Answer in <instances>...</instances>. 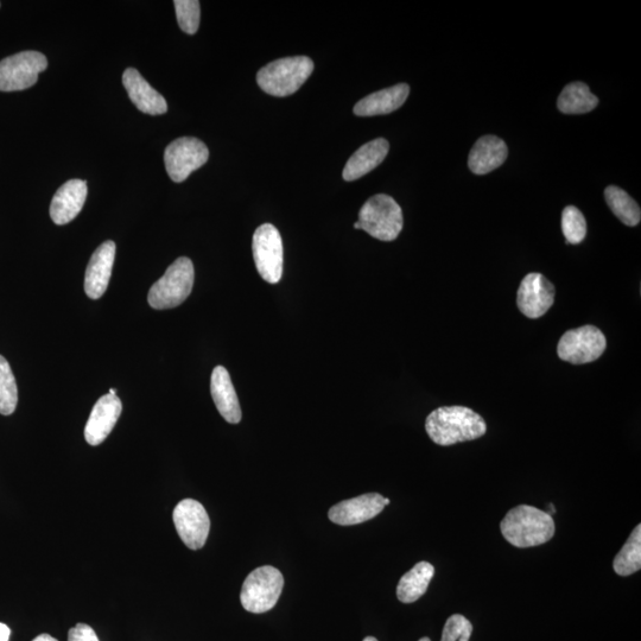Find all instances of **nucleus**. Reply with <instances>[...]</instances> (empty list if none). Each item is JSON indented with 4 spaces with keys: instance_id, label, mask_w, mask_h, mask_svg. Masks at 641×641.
<instances>
[{
    "instance_id": "1",
    "label": "nucleus",
    "mask_w": 641,
    "mask_h": 641,
    "mask_svg": "<svg viewBox=\"0 0 641 641\" xmlns=\"http://www.w3.org/2000/svg\"><path fill=\"white\" fill-rule=\"evenodd\" d=\"M425 430L436 444L448 447L480 439L486 434L487 425L484 418L466 406H442L428 416Z\"/></svg>"
},
{
    "instance_id": "2",
    "label": "nucleus",
    "mask_w": 641,
    "mask_h": 641,
    "mask_svg": "<svg viewBox=\"0 0 641 641\" xmlns=\"http://www.w3.org/2000/svg\"><path fill=\"white\" fill-rule=\"evenodd\" d=\"M500 529L506 541L520 549L538 547L555 535L550 514L529 505L517 506L507 513Z\"/></svg>"
},
{
    "instance_id": "3",
    "label": "nucleus",
    "mask_w": 641,
    "mask_h": 641,
    "mask_svg": "<svg viewBox=\"0 0 641 641\" xmlns=\"http://www.w3.org/2000/svg\"><path fill=\"white\" fill-rule=\"evenodd\" d=\"M313 71L314 62L309 57H285L260 69L257 82L265 93L288 97L300 90Z\"/></svg>"
},
{
    "instance_id": "4",
    "label": "nucleus",
    "mask_w": 641,
    "mask_h": 641,
    "mask_svg": "<svg viewBox=\"0 0 641 641\" xmlns=\"http://www.w3.org/2000/svg\"><path fill=\"white\" fill-rule=\"evenodd\" d=\"M404 225L401 206L389 195L378 194L366 201L359 212L355 230H364L371 237L382 241H393L402 232Z\"/></svg>"
},
{
    "instance_id": "5",
    "label": "nucleus",
    "mask_w": 641,
    "mask_h": 641,
    "mask_svg": "<svg viewBox=\"0 0 641 641\" xmlns=\"http://www.w3.org/2000/svg\"><path fill=\"white\" fill-rule=\"evenodd\" d=\"M194 279L192 260L187 257L176 259L164 276L152 285L148 296L150 306L157 310L181 306L192 294Z\"/></svg>"
},
{
    "instance_id": "6",
    "label": "nucleus",
    "mask_w": 641,
    "mask_h": 641,
    "mask_svg": "<svg viewBox=\"0 0 641 641\" xmlns=\"http://www.w3.org/2000/svg\"><path fill=\"white\" fill-rule=\"evenodd\" d=\"M284 577L278 569L260 567L246 577L241 588L240 601L245 611L262 614L277 605L283 592Z\"/></svg>"
},
{
    "instance_id": "7",
    "label": "nucleus",
    "mask_w": 641,
    "mask_h": 641,
    "mask_svg": "<svg viewBox=\"0 0 641 641\" xmlns=\"http://www.w3.org/2000/svg\"><path fill=\"white\" fill-rule=\"evenodd\" d=\"M47 67V57L33 50L6 57L0 61V92L28 90Z\"/></svg>"
},
{
    "instance_id": "8",
    "label": "nucleus",
    "mask_w": 641,
    "mask_h": 641,
    "mask_svg": "<svg viewBox=\"0 0 641 641\" xmlns=\"http://www.w3.org/2000/svg\"><path fill=\"white\" fill-rule=\"evenodd\" d=\"M607 348L604 333L594 326H583L564 333L557 346L561 360L574 365L593 363Z\"/></svg>"
},
{
    "instance_id": "9",
    "label": "nucleus",
    "mask_w": 641,
    "mask_h": 641,
    "mask_svg": "<svg viewBox=\"0 0 641 641\" xmlns=\"http://www.w3.org/2000/svg\"><path fill=\"white\" fill-rule=\"evenodd\" d=\"M253 259L260 277L265 282L277 284L283 276V241L274 225L264 224L257 228L252 241Z\"/></svg>"
},
{
    "instance_id": "10",
    "label": "nucleus",
    "mask_w": 641,
    "mask_h": 641,
    "mask_svg": "<svg viewBox=\"0 0 641 641\" xmlns=\"http://www.w3.org/2000/svg\"><path fill=\"white\" fill-rule=\"evenodd\" d=\"M208 158L206 144L193 137L176 139L164 152L165 169L176 183L186 181L193 171L207 163Z\"/></svg>"
},
{
    "instance_id": "11",
    "label": "nucleus",
    "mask_w": 641,
    "mask_h": 641,
    "mask_svg": "<svg viewBox=\"0 0 641 641\" xmlns=\"http://www.w3.org/2000/svg\"><path fill=\"white\" fill-rule=\"evenodd\" d=\"M173 519L177 533L190 550L203 548L211 530V520L199 501L182 500L175 507Z\"/></svg>"
},
{
    "instance_id": "12",
    "label": "nucleus",
    "mask_w": 641,
    "mask_h": 641,
    "mask_svg": "<svg viewBox=\"0 0 641 641\" xmlns=\"http://www.w3.org/2000/svg\"><path fill=\"white\" fill-rule=\"evenodd\" d=\"M555 295L554 284L549 279L536 272L526 275L517 294L520 313L532 320L539 319L554 306Z\"/></svg>"
},
{
    "instance_id": "13",
    "label": "nucleus",
    "mask_w": 641,
    "mask_h": 641,
    "mask_svg": "<svg viewBox=\"0 0 641 641\" xmlns=\"http://www.w3.org/2000/svg\"><path fill=\"white\" fill-rule=\"evenodd\" d=\"M390 500L378 493H367L360 497L341 501L328 512L334 524L349 526L367 522L382 513Z\"/></svg>"
},
{
    "instance_id": "14",
    "label": "nucleus",
    "mask_w": 641,
    "mask_h": 641,
    "mask_svg": "<svg viewBox=\"0 0 641 641\" xmlns=\"http://www.w3.org/2000/svg\"><path fill=\"white\" fill-rule=\"evenodd\" d=\"M123 405L117 396L106 395L99 399L91 412L85 428V439L91 446H99L114 427L122 415Z\"/></svg>"
},
{
    "instance_id": "15",
    "label": "nucleus",
    "mask_w": 641,
    "mask_h": 641,
    "mask_svg": "<svg viewBox=\"0 0 641 641\" xmlns=\"http://www.w3.org/2000/svg\"><path fill=\"white\" fill-rule=\"evenodd\" d=\"M116 250L117 247L113 241H105L93 253L90 263H88L85 275V291L92 300H98L109 287Z\"/></svg>"
},
{
    "instance_id": "16",
    "label": "nucleus",
    "mask_w": 641,
    "mask_h": 641,
    "mask_svg": "<svg viewBox=\"0 0 641 641\" xmlns=\"http://www.w3.org/2000/svg\"><path fill=\"white\" fill-rule=\"evenodd\" d=\"M87 182L71 180L57 190L52 205H50V218L56 225H67L84 208L87 199Z\"/></svg>"
},
{
    "instance_id": "17",
    "label": "nucleus",
    "mask_w": 641,
    "mask_h": 641,
    "mask_svg": "<svg viewBox=\"0 0 641 641\" xmlns=\"http://www.w3.org/2000/svg\"><path fill=\"white\" fill-rule=\"evenodd\" d=\"M123 84L132 103L139 111L150 116H160L168 111L167 100L150 86L137 69H126L123 74Z\"/></svg>"
},
{
    "instance_id": "18",
    "label": "nucleus",
    "mask_w": 641,
    "mask_h": 641,
    "mask_svg": "<svg viewBox=\"0 0 641 641\" xmlns=\"http://www.w3.org/2000/svg\"><path fill=\"white\" fill-rule=\"evenodd\" d=\"M509 156V149L503 139L484 136L474 144L468 158V167L475 175H486L498 169Z\"/></svg>"
},
{
    "instance_id": "19",
    "label": "nucleus",
    "mask_w": 641,
    "mask_h": 641,
    "mask_svg": "<svg viewBox=\"0 0 641 641\" xmlns=\"http://www.w3.org/2000/svg\"><path fill=\"white\" fill-rule=\"evenodd\" d=\"M211 393L213 401L225 421L238 424L243 415H241L239 399L230 373L224 366L214 368L211 378Z\"/></svg>"
},
{
    "instance_id": "20",
    "label": "nucleus",
    "mask_w": 641,
    "mask_h": 641,
    "mask_svg": "<svg viewBox=\"0 0 641 641\" xmlns=\"http://www.w3.org/2000/svg\"><path fill=\"white\" fill-rule=\"evenodd\" d=\"M410 87L406 84H399L385 90L368 95L361 99L354 106V113L359 117L382 116L395 112L402 107L408 99Z\"/></svg>"
},
{
    "instance_id": "21",
    "label": "nucleus",
    "mask_w": 641,
    "mask_h": 641,
    "mask_svg": "<svg viewBox=\"0 0 641 641\" xmlns=\"http://www.w3.org/2000/svg\"><path fill=\"white\" fill-rule=\"evenodd\" d=\"M390 144L384 138H377L374 141L363 145L349 158L344 169L345 181H355L376 169L389 154Z\"/></svg>"
},
{
    "instance_id": "22",
    "label": "nucleus",
    "mask_w": 641,
    "mask_h": 641,
    "mask_svg": "<svg viewBox=\"0 0 641 641\" xmlns=\"http://www.w3.org/2000/svg\"><path fill=\"white\" fill-rule=\"evenodd\" d=\"M435 568L428 562H420L406 573L397 587V598L403 604H412V602L421 599L427 593L429 583L433 580Z\"/></svg>"
},
{
    "instance_id": "23",
    "label": "nucleus",
    "mask_w": 641,
    "mask_h": 641,
    "mask_svg": "<svg viewBox=\"0 0 641 641\" xmlns=\"http://www.w3.org/2000/svg\"><path fill=\"white\" fill-rule=\"evenodd\" d=\"M599 105V99L590 92L583 82H573L564 87L558 97V110L566 114H583L592 112Z\"/></svg>"
},
{
    "instance_id": "24",
    "label": "nucleus",
    "mask_w": 641,
    "mask_h": 641,
    "mask_svg": "<svg viewBox=\"0 0 641 641\" xmlns=\"http://www.w3.org/2000/svg\"><path fill=\"white\" fill-rule=\"evenodd\" d=\"M605 198L609 208L623 224L634 227L639 225L641 211L638 203L634 201L625 190L609 186L605 190Z\"/></svg>"
},
{
    "instance_id": "25",
    "label": "nucleus",
    "mask_w": 641,
    "mask_h": 641,
    "mask_svg": "<svg viewBox=\"0 0 641 641\" xmlns=\"http://www.w3.org/2000/svg\"><path fill=\"white\" fill-rule=\"evenodd\" d=\"M614 571L620 576H630L641 567V525L631 533L623 549L615 557Z\"/></svg>"
},
{
    "instance_id": "26",
    "label": "nucleus",
    "mask_w": 641,
    "mask_h": 641,
    "mask_svg": "<svg viewBox=\"0 0 641 641\" xmlns=\"http://www.w3.org/2000/svg\"><path fill=\"white\" fill-rule=\"evenodd\" d=\"M18 403V390L14 373L2 355H0V415L14 414Z\"/></svg>"
},
{
    "instance_id": "27",
    "label": "nucleus",
    "mask_w": 641,
    "mask_h": 641,
    "mask_svg": "<svg viewBox=\"0 0 641 641\" xmlns=\"http://www.w3.org/2000/svg\"><path fill=\"white\" fill-rule=\"evenodd\" d=\"M562 231L567 244H581L587 236V221L580 209L574 206L564 208L562 213Z\"/></svg>"
},
{
    "instance_id": "28",
    "label": "nucleus",
    "mask_w": 641,
    "mask_h": 641,
    "mask_svg": "<svg viewBox=\"0 0 641 641\" xmlns=\"http://www.w3.org/2000/svg\"><path fill=\"white\" fill-rule=\"evenodd\" d=\"M177 22L184 33L196 34L200 27V2L198 0H176L174 3Z\"/></svg>"
},
{
    "instance_id": "29",
    "label": "nucleus",
    "mask_w": 641,
    "mask_h": 641,
    "mask_svg": "<svg viewBox=\"0 0 641 641\" xmlns=\"http://www.w3.org/2000/svg\"><path fill=\"white\" fill-rule=\"evenodd\" d=\"M473 632L471 621L463 615L455 614L444 625L441 641H469Z\"/></svg>"
},
{
    "instance_id": "30",
    "label": "nucleus",
    "mask_w": 641,
    "mask_h": 641,
    "mask_svg": "<svg viewBox=\"0 0 641 641\" xmlns=\"http://www.w3.org/2000/svg\"><path fill=\"white\" fill-rule=\"evenodd\" d=\"M68 641H99L91 626L78 624L68 633Z\"/></svg>"
},
{
    "instance_id": "31",
    "label": "nucleus",
    "mask_w": 641,
    "mask_h": 641,
    "mask_svg": "<svg viewBox=\"0 0 641 641\" xmlns=\"http://www.w3.org/2000/svg\"><path fill=\"white\" fill-rule=\"evenodd\" d=\"M10 636V628L5 624L0 623V641H9Z\"/></svg>"
},
{
    "instance_id": "32",
    "label": "nucleus",
    "mask_w": 641,
    "mask_h": 641,
    "mask_svg": "<svg viewBox=\"0 0 641 641\" xmlns=\"http://www.w3.org/2000/svg\"><path fill=\"white\" fill-rule=\"evenodd\" d=\"M33 641H59L52 636H49V634H41V636H38L35 638Z\"/></svg>"
},
{
    "instance_id": "33",
    "label": "nucleus",
    "mask_w": 641,
    "mask_h": 641,
    "mask_svg": "<svg viewBox=\"0 0 641 641\" xmlns=\"http://www.w3.org/2000/svg\"><path fill=\"white\" fill-rule=\"evenodd\" d=\"M363 641H378L376 638L373 637H367Z\"/></svg>"
},
{
    "instance_id": "34",
    "label": "nucleus",
    "mask_w": 641,
    "mask_h": 641,
    "mask_svg": "<svg viewBox=\"0 0 641 641\" xmlns=\"http://www.w3.org/2000/svg\"><path fill=\"white\" fill-rule=\"evenodd\" d=\"M116 392H117L116 389H111L110 390V395L117 396Z\"/></svg>"
},
{
    "instance_id": "35",
    "label": "nucleus",
    "mask_w": 641,
    "mask_h": 641,
    "mask_svg": "<svg viewBox=\"0 0 641 641\" xmlns=\"http://www.w3.org/2000/svg\"><path fill=\"white\" fill-rule=\"evenodd\" d=\"M420 641H431V640L429 638L425 637V638H422Z\"/></svg>"
}]
</instances>
